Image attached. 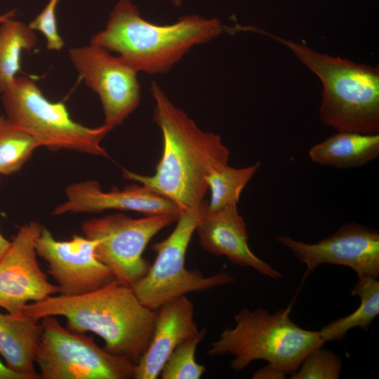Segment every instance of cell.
<instances>
[{
  "label": "cell",
  "mask_w": 379,
  "mask_h": 379,
  "mask_svg": "<svg viewBox=\"0 0 379 379\" xmlns=\"http://www.w3.org/2000/svg\"><path fill=\"white\" fill-rule=\"evenodd\" d=\"M153 119L163 136V153L152 175L123 170L133 180L175 203L182 211L196 209L206 202L207 177L227 164L230 150L214 133L202 131L164 91L153 82Z\"/></svg>",
  "instance_id": "6da1fadb"
},
{
  "label": "cell",
  "mask_w": 379,
  "mask_h": 379,
  "mask_svg": "<svg viewBox=\"0 0 379 379\" xmlns=\"http://www.w3.org/2000/svg\"><path fill=\"white\" fill-rule=\"evenodd\" d=\"M23 312L39 320L63 317L69 331L95 333L104 340L107 351L135 364L149 345L156 316V310L142 304L132 287L116 279L84 294L51 295L28 303Z\"/></svg>",
  "instance_id": "7a4b0ae2"
},
{
  "label": "cell",
  "mask_w": 379,
  "mask_h": 379,
  "mask_svg": "<svg viewBox=\"0 0 379 379\" xmlns=\"http://www.w3.org/2000/svg\"><path fill=\"white\" fill-rule=\"evenodd\" d=\"M228 27L217 18L185 15L171 25L144 19L131 0H119L105 28L92 38L94 43L116 52L136 72H168L194 46L206 43Z\"/></svg>",
  "instance_id": "3957f363"
},
{
  "label": "cell",
  "mask_w": 379,
  "mask_h": 379,
  "mask_svg": "<svg viewBox=\"0 0 379 379\" xmlns=\"http://www.w3.org/2000/svg\"><path fill=\"white\" fill-rule=\"evenodd\" d=\"M247 30L267 36L287 47L323 85L319 117L337 131L379 133V69L318 53L255 26Z\"/></svg>",
  "instance_id": "277c9868"
},
{
  "label": "cell",
  "mask_w": 379,
  "mask_h": 379,
  "mask_svg": "<svg viewBox=\"0 0 379 379\" xmlns=\"http://www.w3.org/2000/svg\"><path fill=\"white\" fill-rule=\"evenodd\" d=\"M291 307L270 314L258 308L242 309L234 316L235 326L226 328L211 343L208 354L230 355V368L242 371L256 360H264L291 375L305 356L326 343L319 331L306 330L290 318Z\"/></svg>",
  "instance_id": "5b68a950"
},
{
  "label": "cell",
  "mask_w": 379,
  "mask_h": 379,
  "mask_svg": "<svg viewBox=\"0 0 379 379\" xmlns=\"http://www.w3.org/2000/svg\"><path fill=\"white\" fill-rule=\"evenodd\" d=\"M1 93L6 118L30 134L39 147L108 156L101 142L111 129L105 124L90 128L74 121L65 105L48 100L34 80L16 77Z\"/></svg>",
  "instance_id": "8992f818"
},
{
  "label": "cell",
  "mask_w": 379,
  "mask_h": 379,
  "mask_svg": "<svg viewBox=\"0 0 379 379\" xmlns=\"http://www.w3.org/2000/svg\"><path fill=\"white\" fill-rule=\"evenodd\" d=\"M206 203L196 209L182 211L176 225L165 239L152 248L157 256L147 274L132 286L139 300L157 310L166 302L188 293L204 291L234 281L228 273L205 277L200 271L185 267L186 253Z\"/></svg>",
  "instance_id": "52a82bcc"
},
{
  "label": "cell",
  "mask_w": 379,
  "mask_h": 379,
  "mask_svg": "<svg viewBox=\"0 0 379 379\" xmlns=\"http://www.w3.org/2000/svg\"><path fill=\"white\" fill-rule=\"evenodd\" d=\"M42 336L36 364L43 379L133 378L135 364L112 354L94 338L69 331L53 316L40 319Z\"/></svg>",
  "instance_id": "ba28073f"
},
{
  "label": "cell",
  "mask_w": 379,
  "mask_h": 379,
  "mask_svg": "<svg viewBox=\"0 0 379 379\" xmlns=\"http://www.w3.org/2000/svg\"><path fill=\"white\" fill-rule=\"evenodd\" d=\"M178 215L133 218L115 213L89 219L82 223L81 228L86 237L96 240L97 258L112 271L116 279L132 287L149 268L150 264L142 257L149 241L176 221Z\"/></svg>",
  "instance_id": "9c48e42d"
},
{
  "label": "cell",
  "mask_w": 379,
  "mask_h": 379,
  "mask_svg": "<svg viewBox=\"0 0 379 379\" xmlns=\"http://www.w3.org/2000/svg\"><path fill=\"white\" fill-rule=\"evenodd\" d=\"M69 55L86 85L100 98L103 124L112 130L122 124L140 100L138 72L119 55L92 42L70 48Z\"/></svg>",
  "instance_id": "30bf717a"
},
{
  "label": "cell",
  "mask_w": 379,
  "mask_h": 379,
  "mask_svg": "<svg viewBox=\"0 0 379 379\" xmlns=\"http://www.w3.org/2000/svg\"><path fill=\"white\" fill-rule=\"evenodd\" d=\"M275 239L306 265L305 277L323 264L349 267L359 279L379 277L378 230L347 222L315 244L295 240L288 236H277Z\"/></svg>",
  "instance_id": "8fae6325"
},
{
  "label": "cell",
  "mask_w": 379,
  "mask_h": 379,
  "mask_svg": "<svg viewBox=\"0 0 379 379\" xmlns=\"http://www.w3.org/2000/svg\"><path fill=\"white\" fill-rule=\"evenodd\" d=\"M96 240L74 234L58 241L44 227L36 239L37 255L47 263L60 295L74 296L96 290L115 279L112 271L96 257Z\"/></svg>",
  "instance_id": "7c38bea8"
},
{
  "label": "cell",
  "mask_w": 379,
  "mask_h": 379,
  "mask_svg": "<svg viewBox=\"0 0 379 379\" xmlns=\"http://www.w3.org/2000/svg\"><path fill=\"white\" fill-rule=\"evenodd\" d=\"M42 227L35 221L22 225L0 258V307L8 312H22L29 302L58 293L36 258L35 241Z\"/></svg>",
  "instance_id": "4fadbf2b"
},
{
  "label": "cell",
  "mask_w": 379,
  "mask_h": 379,
  "mask_svg": "<svg viewBox=\"0 0 379 379\" xmlns=\"http://www.w3.org/2000/svg\"><path fill=\"white\" fill-rule=\"evenodd\" d=\"M65 194L66 201L55 208L53 215L119 210L133 211L145 215H178L182 211L173 201L142 185L104 192L98 182L90 180L69 185L66 188Z\"/></svg>",
  "instance_id": "5bb4252c"
},
{
  "label": "cell",
  "mask_w": 379,
  "mask_h": 379,
  "mask_svg": "<svg viewBox=\"0 0 379 379\" xmlns=\"http://www.w3.org/2000/svg\"><path fill=\"white\" fill-rule=\"evenodd\" d=\"M196 232L201 246L208 252L225 255L234 264L251 267L272 279L282 277L250 249L246 223L238 212L237 204L214 211H207L206 206Z\"/></svg>",
  "instance_id": "9a60e30c"
},
{
  "label": "cell",
  "mask_w": 379,
  "mask_h": 379,
  "mask_svg": "<svg viewBox=\"0 0 379 379\" xmlns=\"http://www.w3.org/2000/svg\"><path fill=\"white\" fill-rule=\"evenodd\" d=\"M200 330L194 319V306L185 295L174 298L156 310L149 345L135 364V379H157L173 350Z\"/></svg>",
  "instance_id": "2e32d148"
},
{
  "label": "cell",
  "mask_w": 379,
  "mask_h": 379,
  "mask_svg": "<svg viewBox=\"0 0 379 379\" xmlns=\"http://www.w3.org/2000/svg\"><path fill=\"white\" fill-rule=\"evenodd\" d=\"M42 336L40 320L25 312H0V354L11 371L37 379L36 358Z\"/></svg>",
  "instance_id": "e0dca14e"
},
{
  "label": "cell",
  "mask_w": 379,
  "mask_h": 379,
  "mask_svg": "<svg viewBox=\"0 0 379 379\" xmlns=\"http://www.w3.org/2000/svg\"><path fill=\"white\" fill-rule=\"evenodd\" d=\"M308 154L313 162L322 166L360 167L379 157V134L338 131L313 145Z\"/></svg>",
  "instance_id": "ac0fdd59"
},
{
  "label": "cell",
  "mask_w": 379,
  "mask_h": 379,
  "mask_svg": "<svg viewBox=\"0 0 379 379\" xmlns=\"http://www.w3.org/2000/svg\"><path fill=\"white\" fill-rule=\"evenodd\" d=\"M351 294L360 298V305L352 313L338 319L319 331L325 342L342 340L354 328L367 330L379 314V281L375 278H359Z\"/></svg>",
  "instance_id": "d6986e66"
},
{
  "label": "cell",
  "mask_w": 379,
  "mask_h": 379,
  "mask_svg": "<svg viewBox=\"0 0 379 379\" xmlns=\"http://www.w3.org/2000/svg\"><path fill=\"white\" fill-rule=\"evenodd\" d=\"M36 44L29 25L11 18L0 25V93L5 91L21 70V53Z\"/></svg>",
  "instance_id": "ffe728a7"
},
{
  "label": "cell",
  "mask_w": 379,
  "mask_h": 379,
  "mask_svg": "<svg viewBox=\"0 0 379 379\" xmlns=\"http://www.w3.org/2000/svg\"><path fill=\"white\" fill-rule=\"evenodd\" d=\"M260 162L244 168L223 165L207 177L211 199L207 211H214L228 205L237 204L241 192L260 168Z\"/></svg>",
  "instance_id": "44dd1931"
},
{
  "label": "cell",
  "mask_w": 379,
  "mask_h": 379,
  "mask_svg": "<svg viewBox=\"0 0 379 379\" xmlns=\"http://www.w3.org/2000/svg\"><path fill=\"white\" fill-rule=\"evenodd\" d=\"M39 147L30 134L0 117V175L18 171Z\"/></svg>",
  "instance_id": "7402d4cb"
},
{
  "label": "cell",
  "mask_w": 379,
  "mask_h": 379,
  "mask_svg": "<svg viewBox=\"0 0 379 379\" xmlns=\"http://www.w3.org/2000/svg\"><path fill=\"white\" fill-rule=\"evenodd\" d=\"M206 332V329L203 328L173 350L160 372L161 378L199 379L206 372V367L196 361L195 353Z\"/></svg>",
  "instance_id": "603a6c76"
},
{
  "label": "cell",
  "mask_w": 379,
  "mask_h": 379,
  "mask_svg": "<svg viewBox=\"0 0 379 379\" xmlns=\"http://www.w3.org/2000/svg\"><path fill=\"white\" fill-rule=\"evenodd\" d=\"M311 350L303 359L291 379H338L341 368L340 357L332 351L322 348Z\"/></svg>",
  "instance_id": "cb8c5ba5"
},
{
  "label": "cell",
  "mask_w": 379,
  "mask_h": 379,
  "mask_svg": "<svg viewBox=\"0 0 379 379\" xmlns=\"http://www.w3.org/2000/svg\"><path fill=\"white\" fill-rule=\"evenodd\" d=\"M59 0H49L43 11L29 23V27L41 32L46 40V48L51 51H60L65 46L58 33L55 9Z\"/></svg>",
  "instance_id": "d4e9b609"
},
{
  "label": "cell",
  "mask_w": 379,
  "mask_h": 379,
  "mask_svg": "<svg viewBox=\"0 0 379 379\" xmlns=\"http://www.w3.org/2000/svg\"><path fill=\"white\" fill-rule=\"evenodd\" d=\"M287 375L280 368L267 363V365L255 371L253 379H284Z\"/></svg>",
  "instance_id": "484cf974"
},
{
  "label": "cell",
  "mask_w": 379,
  "mask_h": 379,
  "mask_svg": "<svg viewBox=\"0 0 379 379\" xmlns=\"http://www.w3.org/2000/svg\"><path fill=\"white\" fill-rule=\"evenodd\" d=\"M0 379H25V377L18 374L6 366L0 361Z\"/></svg>",
  "instance_id": "4316f807"
},
{
  "label": "cell",
  "mask_w": 379,
  "mask_h": 379,
  "mask_svg": "<svg viewBox=\"0 0 379 379\" xmlns=\"http://www.w3.org/2000/svg\"><path fill=\"white\" fill-rule=\"evenodd\" d=\"M10 242L0 232V258L8 248Z\"/></svg>",
  "instance_id": "83f0119b"
},
{
  "label": "cell",
  "mask_w": 379,
  "mask_h": 379,
  "mask_svg": "<svg viewBox=\"0 0 379 379\" xmlns=\"http://www.w3.org/2000/svg\"><path fill=\"white\" fill-rule=\"evenodd\" d=\"M15 14V10H11L6 13L0 15V25L6 20L13 18Z\"/></svg>",
  "instance_id": "f1b7e54d"
},
{
  "label": "cell",
  "mask_w": 379,
  "mask_h": 379,
  "mask_svg": "<svg viewBox=\"0 0 379 379\" xmlns=\"http://www.w3.org/2000/svg\"><path fill=\"white\" fill-rule=\"evenodd\" d=\"M169 1L175 6L179 7L181 6L183 0H169Z\"/></svg>",
  "instance_id": "f546056e"
}]
</instances>
